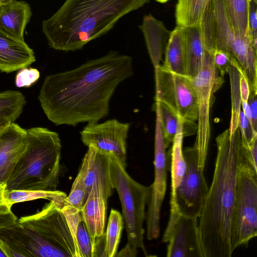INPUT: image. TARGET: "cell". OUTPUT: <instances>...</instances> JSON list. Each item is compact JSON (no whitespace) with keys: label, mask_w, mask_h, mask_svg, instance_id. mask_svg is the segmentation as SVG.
Segmentation results:
<instances>
[{"label":"cell","mask_w":257,"mask_h":257,"mask_svg":"<svg viewBox=\"0 0 257 257\" xmlns=\"http://www.w3.org/2000/svg\"><path fill=\"white\" fill-rule=\"evenodd\" d=\"M23 128L15 122H12L0 136V150Z\"/></svg>","instance_id":"cell-38"},{"label":"cell","mask_w":257,"mask_h":257,"mask_svg":"<svg viewBox=\"0 0 257 257\" xmlns=\"http://www.w3.org/2000/svg\"><path fill=\"white\" fill-rule=\"evenodd\" d=\"M26 130H23L0 150V183H7L26 148Z\"/></svg>","instance_id":"cell-23"},{"label":"cell","mask_w":257,"mask_h":257,"mask_svg":"<svg viewBox=\"0 0 257 257\" xmlns=\"http://www.w3.org/2000/svg\"><path fill=\"white\" fill-rule=\"evenodd\" d=\"M110 157L111 184L117 192L121 204L127 241L135 248H141L146 254L144 242V222L151 185L146 186L135 181L114 156L111 154Z\"/></svg>","instance_id":"cell-6"},{"label":"cell","mask_w":257,"mask_h":257,"mask_svg":"<svg viewBox=\"0 0 257 257\" xmlns=\"http://www.w3.org/2000/svg\"><path fill=\"white\" fill-rule=\"evenodd\" d=\"M213 53L204 49L199 72L195 77H189L195 89L198 104L197 135L193 147L197 152L199 167L203 171L210 138V110L214 94L224 82V76L214 64Z\"/></svg>","instance_id":"cell-8"},{"label":"cell","mask_w":257,"mask_h":257,"mask_svg":"<svg viewBox=\"0 0 257 257\" xmlns=\"http://www.w3.org/2000/svg\"><path fill=\"white\" fill-rule=\"evenodd\" d=\"M183 152L186 170L176 191V204L180 214L199 218L209 187L199 167L196 150L187 147Z\"/></svg>","instance_id":"cell-12"},{"label":"cell","mask_w":257,"mask_h":257,"mask_svg":"<svg viewBox=\"0 0 257 257\" xmlns=\"http://www.w3.org/2000/svg\"><path fill=\"white\" fill-rule=\"evenodd\" d=\"M217 155L213 179L199 217L204 257H230L231 225L236 175L242 158L239 127L230 136L228 129L216 138Z\"/></svg>","instance_id":"cell-2"},{"label":"cell","mask_w":257,"mask_h":257,"mask_svg":"<svg viewBox=\"0 0 257 257\" xmlns=\"http://www.w3.org/2000/svg\"><path fill=\"white\" fill-rule=\"evenodd\" d=\"M254 2H257V0H253Z\"/></svg>","instance_id":"cell-49"},{"label":"cell","mask_w":257,"mask_h":257,"mask_svg":"<svg viewBox=\"0 0 257 257\" xmlns=\"http://www.w3.org/2000/svg\"><path fill=\"white\" fill-rule=\"evenodd\" d=\"M150 0H65L42 30L50 48L64 52L81 50L108 33L128 14Z\"/></svg>","instance_id":"cell-3"},{"label":"cell","mask_w":257,"mask_h":257,"mask_svg":"<svg viewBox=\"0 0 257 257\" xmlns=\"http://www.w3.org/2000/svg\"><path fill=\"white\" fill-rule=\"evenodd\" d=\"M241 149L244 159L257 172V138L253 139L247 145L242 146L241 144Z\"/></svg>","instance_id":"cell-37"},{"label":"cell","mask_w":257,"mask_h":257,"mask_svg":"<svg viewBox=\"0 0 257 257\" xmlns=\"http://www.w3.org/2000/svg\"><path fill=\"white\" fill-rule=\"evenodd\" d=\"M123 227V219L116 210L111 209L105 232L106 257L115 256Z\"/></svg>","instance_id":"cell-29"},{"label":"cell","mask_w":257,"mask_h":257,"mask_svg":"<svg viewBox=\"0 0 257 257\" xmlns=\"http://www.w3.org/2000/svg\"><path fill=\"white\" fill-rule=\"evenodd\" d=\"M248 38L257 49V2L251 0L248 20Z\"/></svg>","instance_id":"cell-35"},{"label":"cell","mask_w":257,"mask_h":257,"mask_svg":"<svg viewBox=\"0 0 257 257\" xmlns=\"http://www.w3.org/2000/svg\"><path fill=\"white\" fill-rule=\"evenodd\" d=\"M133 74L132 58L111 51L75 69L47 75L38 99L55 125L98 122L108 115L117 86Z\"/></svg>","instance_id":"cell-1"},{"label":"cell","mask_w":257,"mask_h":257,"mask_svg":"<svg viewBox=\"0 0 257 257\" xmlns=\"http://www.w3.org/2000/svg\"><path fill=\"white\" fill-rule=\"evenodd\" d=\"M130 123L116 119L102 123L88 122L80 132L81 140L87 146H93L114 156L126 167V140Z\"/></svg>","instance_id":"cell-13"},{"label":"cell","mask_w":257,"mask_h":257,"mask_svg":"<svg viewBox=\"0 0 257 257\" xmlns=\"http://www.w3.org/2000/svg\"><path fill=\"white\" fill-rule=\"evenodd\" d=\"M184 137L183 123L181 120L179 118L178 129L172 142L171 152L170 210L169 218L166 227L169 230L172 229L180 215L176 204V194L186 170V162L182 148Z\"/></svg>","instance_id":"cell-17"},{"label":"cell","mask_w":257,"mask_h":257,"mask_svg":"<svg viewBox=\"0 0 257 257\" xmlns=\"http://www.w3.org/2000/svg\"><path fill=\"white\" fill-rule=\"evenodd\" d=\"M66 197L65 193L58 190H5L4 195L5 203L10 209L15 203L38 199L53 201L62 208L65 205Z\"/></svg>","instance_id":"cell-25"},{"label":"cell","mask_w":257,"mask_h":257,"mask_svg":"<svg viewBox=\"0 0 257 257\" xmlns=\"http://www.w3.org/2000/svg\"><path fill=\"white\" fill-rule=\"evenodd\" d=\"M256 94L250 92L247 101L251 113L253 128L256 132L257 130Z\"/></svg>","instance_id":"cell-41"},{"label":"cell","mask_w":257,"mask_h":257,"mask_svg":"<svg viewBox=\"0 0 257 257\" xmlns=\"http://www.w3.org/2000/svg\"><path fill=\"white\" fill-rule=\"evenodd\" d=\"M167 242L168 257H204L198 218L180 214Z\"/></svg>","instance_id":"cell-14"},{"label":"cell","mask_w":257,"mask_h":257,"mask_svg":"<svg viewBox=\"0 0 257 257\" xmlns=\"http://www.w3.org/2000/svg\"><path fill=\"white\" fill-rule=\"evenodd\" d=\"M155 69V100L164 104L184 124L193 125L198 119L196 93L189 78L165 71L160 66Z\"/></svg>","instance_id":"cell-10"},{"label":"cell","mask_w":257,"mask_h":257,"mask_svg":"<svg viewBox=\"0 0 257 257\" xmlns=\"http://www.w3.org/2000/svg\"><path fill=\"white\" fill-rule=\"evenodd\" d=\"M157 2L160 3H165L169 1V0H155Z\"/></svg>","instance_id":"cell-47"},{"label":"cell","mask_w":257,"mask_h":257,"mask_svg":"<svg viewBox=\"0 0 257 257\" xmlns=\"http://www.w3.org/2000/svg\"><path fill=\"white\" fill-rule=\"evenodd\" d=\"M6 257V255L4 253V252L2 250V249L0 248V257Z\"/></svg>","instance_id":"cell-48"},{"label":"cell","mask_w":257,"mask_h":257,"mask_svg":"<svg viewBox=\"0 0 257 257\" xmlns=\"http://www.w3.org/2000/svg\"><path fill=\"white\" fill-rule=\"evenodd\" d=\"M163 70L186 76V58L183 27L176 26L171 33L166 48Z\"/></svg>","instance_id":"cell-21"},{"label":"cell","mask_w":257,"mask_h":257,"mask_svg":"<svg viewBox=\"0 0 257 257\" xmlns=\"http://www.w3.org/2000/svg\"><path fill=\"white\" fill-rule=\"evenodd\" d=\"M240 67L238 63L230 66L226 71L229 75L231 92V116L228 131L231 136L238 127L241 100L239 87Z\"/></svg>","instance_id":"cell-28"},{"label":"cell","mask_w":257,"mask_h":257,"mask_svg":"<svg viewBox=\"0 0 257 257\" xmlns=\"http://www.w3.org/2000/svg\"><path fill=\"white\" fill-rule=\"evenodd\" d=\"M230 22L235 32L248 38V20L251 0H223Z\"/></svg>","instance_id":"cell-26"},{"label":"cell","mask_w":257,"mask_h":257,"mask_svg":"<svg viewBox=\"0 0 257 257\" xmlns=\"http://www.w3.org/2000/svg\"><path fill=\"white\" fill-rule=\"evenodd\" d=\"M111 154L89 146L84 155L78 173L81 175L88 195L92 187L99 188L108 199L112 193L110 166Z\"/></svg>","instance_id":"cell-15"},{"label":"cell","mask_w":257,"mask_h":257,"mask_svg":"<svg viewBox=\"0 0 257 257\" xmlns=\"http://www.w3.org/2000/svg\"><path fill=\"white\" fill-rule=\"evenodd\" d=\"M32 15L31 8L28 3L12 0L0 7V28L24 40V31Z\"/></svg>","instance_id":"cell-20"},{"label":"cell","mask_w":257,"mask_h":257,"mask_svg":"<svg viewBox=\"0 0 257 257\" xmlns=\"http://www.w3.org/2000/svg\"><path fill=\"white\" fill-rule=\"evenodd\" d=\"M208 2V0H177L175 11L177 26H199Z\"/></svg>","instance_id":"cell-24"},{"label":"cell","mask_w":257,"mask_h":257,"mask_svg":"<svg viewBox=\"0 0 257 257\" xmlns=\"http://www.w3.org/2000/svg\"><path fill=\"white\" fill-rule=\"evenodd\" d=\"M238 127L242 146L247 145L253 139L257 138V132L251 127L242 110L240 111L239 114Z\"/></svg>","instance_id":"cell-36"},{"label":"cell","mask_w":257,"mask_h":257,"mask_svg":"<svg viewBox=\"0 0 257 257\" xmlns=\"http://www.w3.org/2000/svg\"><path fill=\"white\" fill-rule=\"evenodd\" d=\"M12 0H0V7L2 6L8 4Z\"/></svg>","instance_id":"cell-46"},{"label":"cell","mask_w":257,"mask_h":257,"mask_svg":"<svg viewBox=\"0 0 257 257\" xmlns=\"http://www.w3.org/2000/svg\"><path fill=\"white\" fill-rule=\"evenodd\" d=\"M25 142L6 190H57L62 149L58 134L45 127H32L26 131Z\"/></svg>","instance_id":"cell-4"},{"label":"cell","mask_w":257,"mask_h":257,"mask_svg":"<svg viewBox=\"0 0 257 257\" xmlns=\"http://www.w3.org/2000/svg\"><path fill=\"white\" fill-rule=\"evenodd\" d=\"M199 26L204 49L231 54L246 78L250 92L257 94V49L235 32L223 0L208 2Z\"/></svg>","instance_id":"cell-5"},{"label":"cell","mask_w":257,"mask_h":257,"mask_svg":"<svg viewBox=\"0 0 257 257\" xmlns=\"http://www.w3.org/2000/svg\"><path fill=\"white\" fill-rule=\"evenodd\" d=\"M87 197L86 189L81 175L78 173L73 182L65 205H70L81 211Z\"/></svg>","instance_id":"cell-31"},{"label":"cell","mask_w":257,"mask_h":257,"mask_svg":"<svg viewBox=\"0 0 257 257\" xmlns=\"http://www.w3.org/2000/svg\"><path fill=\"white\" fill-rule=\"evenodd\" d=\"M26 103L24 95L19 91L0 92V117L14 122L21 115Z\"/></svg>","instance_id":"cell-27"},{"label":"cell","mask_w":257,"mask_h":257,"mask_svg":"<svg viewBox=\"0 0 257 257\" xmlns=\"http://www.w3.org/2000/svg\"><path fill=\"white\" fill-rule=\"evenodd\" d=\"M138 253V249L135 248L130 243L127 242L125 246L120 251L116 253L115 256H130L134 257Z\"/></svg>","instance_id":"cell-43"},{"label":"cell","mask_w":257,"mask_h":257,"mask_svg":"<svg viewBox=\"0 0 257 257\" xmlns=\"http://www.w3.org/2000/svg\"><path fill=\"white\" fill-rule=\"evenodd\" d=\"M12 122L7 118L0 117V136Z\"/></svg>","instance_id":"cell-45"},{"label":"cell","mask_w":257,"mask_h":257,"mask_svg":"<svg viewBox=\"0 0 257 257\" xmlns=\"http://www.w3.org/2000/svg\"><path fill=\"white\" fill-rule=\"evenodd\" d=\"M257 235V172L242 158L237 169L231 225L232 250Z\"/></svg>","instance_id":"cell-7"},{"label":"cell","mask_w":257,"mask_h":257,"mask_svg":"<svg viewBox=\"0 0 257 257\" xmlns=\"http://www.w3.org/2000/svg\"><path fill=\"white\" fill-rule=\"evenodd\" d=\"M199 26L183 27L186 58V76L190 78L195 77L199 72L204 55V47Z\"/></svg>","instance_id":"cell-22"},{"label":"cell","mask_w":257,"mask_h":257,"mask_svg":"<svg viewBox=\"0 0 257 257\" xmlns=\"http://www.w3.org/2000/svg\"><path fill=\"white\" fill-rule=\"evenodd\" d=\"M159 106L161 122L165 146L166 148L172 143L177 133L179 118L167 106L155 100Z\"/></svg>","instance_id":"cell-30"},{"label":"cell","mask_w":257,"mask_h":257,"mask_svg":"<svg viewBox=\"0 0 257 257\" xmlns=\"http://www.w3.org/2000/svg\"><path fill=\"white\" fill-rule=\"evenodd\" d=\"M106 257L105 232L96 238L93 246V257Z\"/></svg>","instance_id":"cell-39"},{"label":"cell","mask_w":257,"mask_h":257,"mask_svg":"<svg viewBox=\"0 0 257 257\" xmlns=\"http://www.w3.org/2000/svg\"><path fill=\"white\" fill-rule=\"evenodd\" d=\"M239 87L241 95V103H247L249 95L250 90L246 78L240 70Z\"/></svg>","instance_id":"cell-40"},{"label":"cell","mask_w":257,"mask_h":257,"mask_svg":"<svg viewBox=\"0 0 257 257\" xmlns=\"http://www.w3.org/2000/svg\"><path fill=\"white\" fill-rule=\"evenodd\" d=\"M6 187V183H0V213H7L11 211V209L8 207L4 201V195Z\"/></svg>","instance_id":"cell-44"},{"label":"cell","mask_w":257,"mask_h":257,"mask_svg":"<svg viewBox=\"0 0 257 257\" xmlns=\"http://www.w3.org/2000/svg\"><path fill=\"white\" fill-rule=\"evenodd\" d=\"M75 239L80 257H93L91 238L82 220L79 222L77 227Z\"/></svg>","instance_id":"cell-32"},{"label":"cell","mask_w":257,"mask_h":257,"mask_svg":"<svg viewBox=\"0 0 257 257\" xmlns=\"http://www.w3.org/2000/svg\"><path fill=\"white\" fill-rule=\"evenodd\" d=\"M156 125L154 143V180L151 185V193L146 215L147 238H157L160 234L161 207L167 189L168 165L161 122L160 108L155 106Z\"/></svg>","instance_id":"cell-11"},{"label":"cell","mask_w":257,"mask_h":257,"mask_svg":"<svg viewBox=\"0 0 257 257\" xmlns=\"http://www.w3.org/2000/svg\"><path fill=\"white\" fill-rule=\"evenodd\" d=\"M107 199L100 190L93 186L80 211L82 219L90 235L92 247L96 238L104 233Z\"/></svg>","instance_id":"cell-18"},{"label":"cell","mask_w":257,"mask_h":257,"mask_svg":"<svg viewBox=\"0 0 257 257\" xmlns=\"http://www.w3.org/2000/svg\"><path fill=\"white\" fill-rule=\"evenodd\" d=\"M33 50L24 40L0 28V71L11 73L27 67L35 62Z\"/></svg>","instance_id":"cell-16"},{"label":"cell","mask_w":257,"mask_h":257,"mask_svg":"<svg viewBox=\"0 0 257 257\" xmlns=\"http://www.w3.org/2000/svg\"><path fill=\"white\" fill-rule=\"evenodd\" d=\"M17 222L44 242L53 257H80L61 208L54 202L50 201L40 212L22 217Z\"/></svg>","instance_id":"cell-9"},{"label":"cell","mask_w":257,"mask_h":257,"mask_svg":"<svg viewBox=\"0 0 257 257\" xmlns=\"http://www.w3.org/2000/svg\"><path fill=\"white\" fill-rule=\"evenodd\" d=\"M210 0H208V2H209Z\"/></svg>","instance_id":"cell-50"},{"label":"cell","mask_w":257,"mask_h":257,"mask_svg":"<svg viewBox=\"0 0 257 257\" xmlns=\"http://www.w3.org/2000/svg\"><path fill=\"white\" fill-rule=\"evenodd\" d=\"M40 77L39 70L36 68L25 67L19 70L15 78V84L18 87H28L36 82Z\"/></svg>","instance_id":"cell-33"},{"label":"cell","mask_w":257,"mask_h":257,"mask_svg":"<svg viewBox=\"0 0 257 257\" xmlns=\"http://www.w3.org/2000/svg\"><path fill=\"white\" fill-rule=\"evenodd\" d=\"M17 220L12 211L7 213H0V228L13 224Z\"/></svg>","instance_id":"cell-42"},{"label":"cell","mask_w":257,"mask_h":257,"mask_svg":"<svg viewBox=\"0 0 257 257\" xmlns=\"http://www.w3.org/2000/svg\"><path fill=\"white\" fill-rule=\"evenodd\" d=\"M213 60L216 67L223 76L230 66L238 63L231 54L220 50L214 51Z\"/></svg>","instance_id":"cell-34"},{"label":"cell","mask_w":257,"mask_h":257,"mask_svg":"<svg viewBox=\"0 0 257 257\" xmlns=\"http://www.w3.org/2000/svg\"><path fill=\"white\" fill-rule=\"evenodd\" d=\"M146 44L154 69L159 67L165 45H167L171 31L163 23L152 15H145L142 24L139 26Z\"/></svg>","instance_id":"cell-19"}]
</instances>
